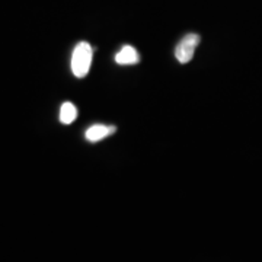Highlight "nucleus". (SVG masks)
Here are the masks:
<instances>
[{
    "label": "nucleus",
    "mask_w": 262,
    "mask_h": 262,
    "mask_svg": "<svg viewBox=\"0 0 262 262\" xmlns=\"http://www.w3.org/2000/svg\"><path fill=\"white\" fill-rule=\"evenodd\" d=\"M198 44H200V35L196 34H188L179 41V44L175 48V57L181 64H187L191 61Z\"/></svg>",
    "instance_id": "obj_2"
},
{
    "label": "nucleus",
    "mask_w": 262,
    "mask_h": 262,
    "mask_svg": "<svg viewBox=\"0 0 262 262\" xmlns=\"http://www.w3.org/2000/svg\"><path fill=\"white\" fill-rule=\"evenodd\" d=\"M117 131V127H114V125H103V124H95L92 127H89L88 130H86V134H84V137H86V140L91 141V143H96V141L102 140L105 137H108V136H111Z\"/></svg>",
    "instance_id": "obj_3"
},
{
    "label": "nucleus",
    "mask_w": 262,
    "mask_h": 262,
    "mask_svg": "<svg viewBox=\"0 0 262 262\" xmlns=\"http://www.w3.org/2000/svg\"><path fill=\"white\" fill-rule=\"evenodd\" d=\"M139 60H140V56H139L137 50L131 46H124L115 56V63L121 66L137 64Z\"/></svg>",
    "instance_id": "obj_4"
},
{
    "label": "nucleus",
    "mask_w": 262,
    "mask_h": 262,
    "mask_svg": "<svg viewBox=\"0 0 262 262\" xmlns=\"http://www.w3.org/2000/svg\"><path fill=\"white\" fill-rule=\"evenodd\" d=\"M94 60V50L88 42H79L72 54V72L76 77L82 79L89 73Z\"/></svg>",
    "instance_id": "obj_1"
},
{
    "label": "nucleus",
    "mask_w": 262,
    "mask_h": 262,
    "mask_svg": "<svg viewBox=\"0 0 262 262\" xmlns=\"http://www.w3.org/2000/svg\"><path fill=\"white\" fill-rule=\"evenodd\" d=\"M77 117V110L72 102H64L60 108V121L63 124H72Z\"/></svg>",
    "instance_id": "obj_5"
}]
</instances>
